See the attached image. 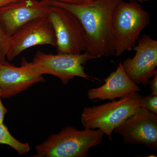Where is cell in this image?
<instances>
[{
  "label": "cell",
  "mask_w": 157,
  "mask_h": 157,
  "mask_svg": "<svg viewBox=\"0 0 157 157\" xmlns=\"http://www.w3.org/2000/svg\"><path fill=\"white\" fill-rule=\"evenodd\" d=\"M138 40V45L133 48L136 51L135 56L128 58L122 65L133 82L146 86L157 73V41L145 34Z\"/></svg>",
  "instance_id": "9c48e42d"
},
{
  "label": "cell",
  "mask_w": 157,
  "mask_h": 157,
  "mask_svg": "<svg viewBox=\"0 0 157 157\" xmlns=\"http://www.w3.org/2000/svg\"><path fill=\"white\" fill-rule=\"evenodd\" d=\"M19 1L20 0H0V8L11 3Z\"/></svg>",
  "instance_id": "d6986e66"
},
{
  "label": "cell",
  "mask_w": 157,
  "mask_h": 157,
  "mask_svg": "<svg viewBox=\"0 0 157 157\" xmlns=\"http://www.w3.org/2000/svg\"><path fill=\"white\" fill-rule=\"evenodd\" d=\"M113 132L123 137L125 144H142L157 150V114L142 107Z\"/></svg>",
  "instance_id": "52a82bcc"
},
{
  "label": "cell",
  "mask_w": 157,
  "mask_h": 157,
  "mask_svg": "<svg viewBox=\"0 0 157 157\" xmlns=\"http://www.w3.org/2000/svg\"><path fill=\"white\" fill-rule=\"evenodd\" d=\"M45 81L42 75L24 66L18 67L6 61L0 64V94L2 98H11L27 90L36 83Z\"/></svg>",
  "instance_id": "8fae6325"
},
{
  "label": "cell",
  "mask_w": 157,
  "mask_h": 157,
  "mask_svg": "<svg viewBox=\"0 0 157 157\" xmlns=\"http://www.w3.org/2000/svg\"><path fill=\"white\" fill-rule=\"evenodd\" d=\"M43 45H56L55 33L48 15L31 21L12 35L6 57L12 61L27 48Z\"/></svg>",
  "instance_id": "ba28073f"
},
{
  "label": "cell",
  "mask_w": 157,
  "mask_h": 157,
  "mask_svg": "<svg viewBox=\"0 0 157 157\" xmlns=\"http://www.w3.org/2000/svg\"><path fill=\"white\" fill-rule=\"evenodd\" d=\"M104 135L99 129L79 131L73 127H66L37 145L36 153L32 157H87L90 149L102 143Z\"/></svg>",
  "instance_id": "7a4b0ae2"
},
{
  "label": "cell",
  "mask_w": 157,
  "mask_h": 157,
  "mask_svg": "<svg viewBox=\"0 0 157 157\" xmlns=\"http://www.w3.org/2000/svg\"><path fill=\"white\" fill-rule=\"evenodd\" d=\"M138 92L115 101L92 107H85L81 117L85 129H99L112 140L113 130L142 107Z\"/></svg>",
  "instance_id": "3957f363"
},
{
  "label": "cell",
  "mask_w": 157,
  "mask_h": 157,
  "mask_svg": "<svg viewBox=\"0 0 157 157\" xmlns=\"http://www.w3.org/2000/svg\"><path fill=\"white\" fill-rule=\"evenodd\" d=\"M150 22L149 13L134 1H121L115 7L112 17L115 53L118 57L136 45L140 32Z\"/></svg>",
  "instance_id": "277c9868"
},
{
  "label": "cell",
  "mask_w": 157,
  "mask_h": 157,
  "mask_svg": "<svg viewBox=\"0 0 157 157\" xmlns=\"http://www.w3.org/2000/svg\"><path fill=\"white\" fill-rule=\"evenodd\" d=\"M142 107L155 114H157V95L152 94L144 97L141 96Z\"/></svg>",
  "instance_id": "9a60e30c"
},
{
  "label": "cell",
  "mask_w": 157,
  "mask_h": 157,
  "mask_svg": "<svg viewBox=\"0 0 157 157\" xmlns=\"http://www.w3.org/2000/svg\"><path fill=\"white\" fill-rule=\"evenodd\" d=\"M1 94H0V123H2L4 121L5 115L8 112V109H6L3 105L1 100Z\"/></svg>",
  "instance_id": "ac0fdd59"
},
{
  "label": "cell",
  "mask_w": 157,
  "mask_h": 157,
  "mask_svg": "<svg viewBox=\"0 0 157 157\" xmlns=\"http://www.w3.org/2000/svg\"><path fill=\"white\" fill-rule=\"evenodd\" d=\"M11 42V36L6 34L0 25V64L6 61Z\"/></svg>",
  "instance_id": "5bb4252c"
},
{
  "label": "cell",
  "mask_w": 157,
  "mask_h": 157,
  "mask_svg": "<svg viewBox=\"0 0 157 157\" xmlns=\"http://www.w3.org/2000/svg\"><path fill=\"white\" fill-rule=\"evenodd\" d=\"M0 144H6L15 150L19 155L29 152L30 147L28 143H21L10 134L4 123H0Z\"/></svg>",
  "instance_id": "4fadbf2b"
},
{
  "label": "cell",
  "mask_w": 157,
  "mask_h": 157,
  "mask_svg": "<svg viewBox=\"0 0 157 157\" xmlns=\"http://www.w3.org/2000/svg\"><path fill=\"white\" fill-rule=\"evenodd\" d=\"M51 6L48 16L55 33L58 53H81L85 50V42L84 30L79 20L64 8Z\"/></svg>",
  "instance_id": "8992f818"
},
{
  "label": "cell",
  "mask_w": 157,
  "mask_h": 157,
  "mask_svg": "<svg viewBox=\"0 0 157 157\" xmlns=\"http://www.w3.org/2000/svg\"><path fill=\"white\" fill-rule=\"evenodd\" d=\"M152 77V80L149 84H150L151 94L157 95V73H155Z\"/></svg>",
  "instance_id": "e0dca14e"
},
{
  "label": "cell",
  "mask_w": 157,
  "mask_h": 157,
  "mask_svg": "<svg viewBox=\"0 0 157 157\" xmlns=\"http://www.w3.org/2000/svg\"><path fill=\"white\" fill-rule=\"evenodd\" d=\"M122 1L93 0L79 5L56 1L49 3L67 9L78 18L84 30L85 52L97 59L115 54L113 14L115 7Z\"/></svg>",
  "instance_id": "6da1fadb"
},
{
  "label": "cell",
  "mask_w": 157,
  "mask_h": 157,
  "mask_svg": "<svg viewBox=\"0 0 157 157\" xmlns=\"http://www.w3.org/2000/svg\"><path fill=\"white\" fill-rule=\"evenodd\" d=\"M52 6L44 0H20L0 8V25L11 36L26 24L49 15Z\"/></svg>",
  "instance_id": "30bf717a"
},
{
  "label": "cell",
  "mask_w": 157,
  "mask_h": 157,
  "mask_svg": "<svg viewBox=\"0 0 157 157\" xmlns=\"http://www.w3.org/2000/svg\"><path fill=\"white\" fill-rule=\"evenodd\" d=\"M104 81L105 83L100 87L89 90L87 95L89 100L113 101L140 91L138 85L133 82L124 71L121 62L117 70Z\"/></svg>",
  "instance_id": "7c38bea8"
},
{
  "label": "cell",
  "mask_w": 157,
  "mask_h": 157,
  "mask_svg": "<svg viewBox=\"0 0 157 157\" xmlns=\"http://www.w3.org/2000/svg\"><path fill=\"white\" fill-rule=\"evenodd\" d=\"M47 2H52V1H56V2H60L67 3L69 4H73V5H79V4H83V3L90 2L93 0H44ZM129 1H134V0H129ZM140 3H143L146 2L147 0H136Z\"/></svg>",
  "instance_id": "2e32d148"
},
{
  "label": "cell",
  "mask_w": 157,
  "mask_h": 157,
  "mask_svg": "<svg viewBox=\"0 0 157 157\" xmlns=\"http://www.w3.org/2000/svg\"><path fill=\"white\" fill-rule=\"evenodd\" d=\"M95 59L86 52L78 54L53 55L39 50L32 62H28L23 58L21 66L26 67L39 75L50 74L56 76L63 84L67 85L75 77L87 79L92 78L85 73L83 66L89 60Z\"/></svg>",
  "instance_id": "5b68a950"
}]
</instances>
